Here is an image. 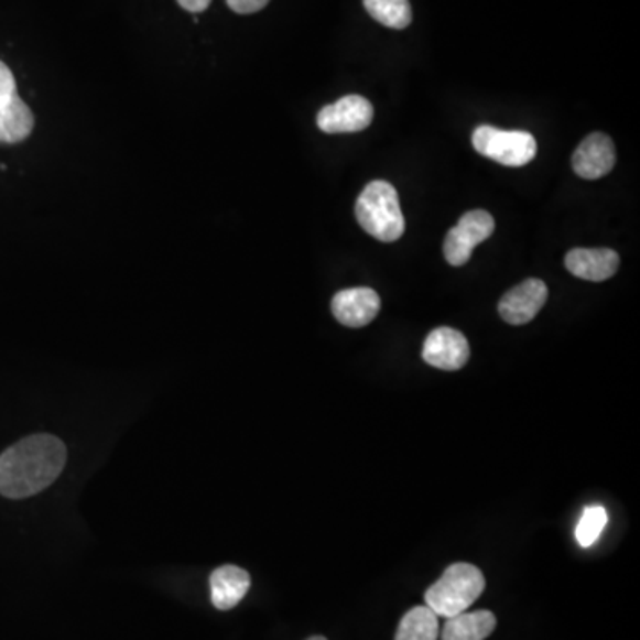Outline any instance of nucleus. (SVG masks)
I'll return each instance as SVG.
<instances>
[{
  "label": "nucleus",
  "instance_id": "nucleus-15",
  "mask_svg": "<svg viewBox=\"0 0 640 640\" xmlns=\"http://www.w3.org/2000/svg\"><path fill=\"white\" fill-rule=\"evenodd\" d=\"M438 616L425 607L411 608L397 628L395 640H438Z\"/></svg>",
  "mask_w": 640,
  "mask_h": 640
},
{
  "label": "nucleus",
  "instance_id": "nucleus-5",
  "mask_svg": "<svg viewBox=\"0 0 640 640\" xmlns=\"http://www.w3.org/2000/svg\"><path fill=\"white\" fill-rule=\"evenodd\" d=\"M493 231L495 219L491 214L486 210L466 213L447 234L445 246H443L445 259L454 268L465 265L470 260L474 249L493 236Z\"/></svg>",
  "mask_w": 640,
  "mask_h": 640
},
{
  "label": "nucleus",
  "instance_id": "nucleus-10",
  "mask_svg": "<svg viewBox=\"0 0 640 640\" xmlns=\"http://www.w3.org/2000/svg\"><path fill=\"white\" fill-rule=\"evenodd\" d=\"M616 164V148L608 135L590 134L573 153V170L585 181H596L608 175Z\"/></svg>",
  "mask_w": 640,
  "mask_h": 640
},
{
  "label": "nucleus",
  "instance_id": "nucleus-2",
  "mask_svg": "<svg viewBox=\"0 0 640 640\" xmlns=\"http://www.w3.org/2000/svg\"><path fill=\"white\" fill-rule=\"evenodd\" d=\"M486 589V578L479 567L457 562L445 570L442 578L425 590V604L436 616L454 618L480 598Z\"/></svg>",
  "mask_w": 640,
  "mask_h": 640
},
{
  "label": "nucleus",
  "instance_id": "nucleus-1",
  "mask_svg": "<svg viewBox=\"0 0 640 640\" xmlns=\"http://www.w3.org/2000/svg\"><path fill=\"white\" fill-rule=\"evenodd\" d=\"M66 465V447L52 434H34L11 445L0 456V495L33 497L48 488Z\"/></svg>",
  "mask_w": 640,
  "mask_h": 640
},
{
  "label": "nucleus",
  "instance_id": "nucleus-3",
  "mask_svg": "<svg viewBox=\"0 0 640 640\" xmlns=\"http://www.w3.org/2000/svg\"><path fill=\"white\" fill-rule=\"evenodd\" d=\"M356 219L369 236L381 242H395L405 230L399 194L384 181L370 182L356 202Z\"/></svg>",
  "mask_w": 640,
  "mask_h": 640
},
{
  "label": "nucleus",
  "instance_id": "nucleus-6",
  "mask_svg": "<svg viewBox=\"0 0 640 640\" xmlns=\"http://www.w3.org/2000/svg\"><path fill=\"white\" fill-rule=\"evenodd\" d=\"M372 120V104L360 95H347L332 106L323 107L317 115L318 129L326 134L361 132Z\"/></svg>",
  "mask_w": 640,
  "mask_h": 640
},
{
  "label": "nucleus",
  "instance_id": "nucleus-12",
  "mask_svg": "<svg viewBox=\"0 0 640 640\" xmlns=\"http://www.w3.org/2000/svg\"><path fill=\"white\" fill-rule=\"evenodd\" d=\"M251 587L249 573L239 566H221L210 575V595L214 607L230 610L248 595Z\"/></svg>",
  "mask_w": 640,
  "mask_h": 640
},
{
  "label": "nucleus",
  "instance_id": "nucleus-20",
  "mask_svg": "<svg viewBox=\"0 0 640 640\" xmlns=\"http://www.w3.org/2000/svg\"><path fill=\"white\" fill-rule=\"evenodd\" d=\"M178 4L189 13H203L210 4V0H178Z\"/></svg>",
  "mask_w": 640,
  "mask_h": 640
},
{
  "label": "nucleus",
  "instance_id": "nucleus-11",
  "mask_svg": "<svg viewBox=\"0 0 640 640\" xmlns=\"http://www.w3.org/2000/svg\"><path fill=\"white\" fill-rule=\"evenodd\" d=\"M566 269L576 278L587 281H605L619 269V254L614 249H572L566 254Z\"/></svg>",
  "mask_w": 640,
  "mask_h": 640
},
{
  "label": "nucleus",
  "instance_id": "nucleus-8",
  "mask_svg": "<svg viewBox=\"0 0 640 640\" xmlns=\"http://www.w3.org/2000/svg\"><path fill=\"white\" fill-rule=\"evenodd\" d=\"M549 300V286L541 280H525L507 292L498 304L500 317L512 326H523L540 314Z\"/></svg>",
  "mask_w": 640,
  "mask_h": 640
},
{
  "label": "nucleus",
  "instance_id": "nucleus-9",
  "mask_svg": "<svg viewBox=\"0 0 640 640\" xmlns=\"http://www.w3.org/2000/svg\"><path fill=\"white\" fill-rule=\"evenodd\" d=\"M381 300L378 292L367 286L347 289L335 294L332 301L333 315L347 327H364L378 317Z\"/></svg>",
  "mask_w": 640,
  "mask_h": 640
},
{
  "label": "nucleus",
  "instance_id": "nucleus-7",
  "mask_svg": "<svg viewBox=\"0 0 640 640\" xmlns=\"http://www.w3.org/2000/svg\"><path fill=\"white\" fill-rule=\"evenodd\" d=\"M422 358L440 370H459L470 358V346L463 333L452 327H438L425 338Z\"/></svg>",
  "mask_w": 640,
  "mask_h": 640
},
{
  "label": "nucleus",
  "instance_id": "nucleus-14",
  "mask_svg": "<svg viewBox=\"0 0 640 640\" xmlns=\"http://www.w3.org/2000/svg\"><path fill=\"white\" fill-rule=\"evenodd\" d=\"M34 129V116L25 101L14 93L0 106V143H20Z\"/></svg>",
  "mask_w": 640,
  "mask_h": 640
},
{
  "label": "nucleus",
  "instance_id": "nucleus-17",
  "mask_svg": "<svg viewBox=\"0 0 640 640\" xmlns=\"http://www.w3.org/2000/svg\"><path fill=\"white\" fill-rule=\"evenodd\" d=\"M607 521L608 514L605 511V507L593 506L585 509L575 530L576 541H578L582 549H589L599 540V535L607 527Z\"/></svg>",
  "mask_w": 640,
  "mask_h": 640
},
{
  "label": "nucleus",
  "instance_id": "nucleus-13",
  "mask_svg": "<svg viewBox=\"0 0 640 640\" xmlns=\"http://www.w3.org/2000/svg\"><path fill=\"white\" fill-rule=\"evenodd\" d=\"M497 628V618L489 610L457 614L443 627L442 640H486Z\"/></svg>",
  "mask_w": 640,
  "mask_h": 640
},
{
  "label": "nucleus",
  "instance_id": "nucleus-18",
  "mask_svg": "<svg viewBox=\"0 0 640 640\" xmlns=\"http://www.w3.org/2000/svg\"><path fill=\"white\" fill-rule=\"evenodd\" d=\"M14 93H17V83H14L13 74H11V69L0 61V106H2L4 101L10 100Z\"/></svg>",
  "mask_w": 640,
  "mask_h": 640
},
{
  "label": "nucleus",
  "instance_id": "nucleus-16",
  "mask_svg": "<svg viewBox=\"0 0 640 640\" xmlns=\"http://www.w3.org/2000/svg\"><path fill=\"white\" fill-rule=\"evenodd\" d=\"M365 10L384 28L405 29L413 20L410 0H364Z\"/></svg>",
  "mask_w": 640,
  "mask_h": 640
},
{
  "label": "nucleus",
  "instance_id": "nucleus-4",
  "mask_svg": "<svg viewBox=\"0 0 640 640\" xmlns=\"http://www.w3.org/2000/svg\"><path fill=\"white\" fill-rule=\"evenodd\" d=\"M471 143L480 155L507 167L527 166L538 153V143L529 132L500 130L489 124L475 129Z\"/></svg>",
  "mask_w": 640,
  "mask_h": 640
},
{
  "label": "nucleus",
  "instance_id": "nucleus-19",
  "mask_svg": "<svg viewBox=\"0 0 640 640\" xmlns=\"http://www.w3.org/2000/svg\"><path fill=\"white\" fill-rule=\"evenodd\" d=\"M231 11L239 14H251L263 10L269 4V0H226Z\"/></svg>",
  "mask_w": 640,
  "mask_h": 640
},
{
  "label": "nucleus",
  "instance_id": "nucleus-21",
  "mask_svg": "<svg viewBox=\"0 0 640 640\" xmlns=\"http://www.w3.org/2000/svg\"><path fill=\"white\" fill-rule=\"evenodd\" d=\"M308 640H327V639H326V637L317 636V637H310Z\"/></svg>",
  "mask_w": 640,
  "mask_h": 640
}]
</instances>
